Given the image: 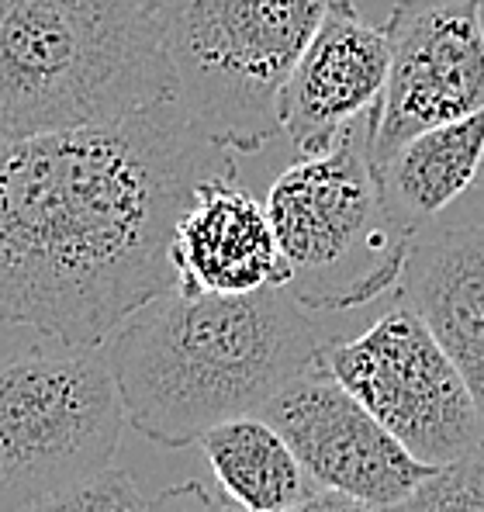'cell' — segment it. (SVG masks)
<instances>
[{"mask_svg":"<svg viewBox=\"0 0 484 512\" xmlns=\"http://www.w3.org/2000/svg\"><path fill=\"white\" fill-rule=\"evenodd\" d=\"M229 163L184 118L0 135V319L104 346L177 288V222Z\"/></svg>","mask_w":484,"mask_h":512,"instance_id":"obj_1","label":"cell"},{"mask_svg":"<svg viewBox=\"0 0 484 512\" xmlns=\"http://www.w3.org/2000/svg\"><path fill=\"white\" fill-rule=\"evenodd\" d=\"M125 419L149 443L184 450L242 416H260L319 360V329L284 288L253 295L166 291L101 346Z\"/></svg>","mask_w":484,"mask_h":512,"instance_id":"obj_2","label":"cell"},{"mask_svg":"<svg viewBox=\"0 0 484 512\" xmlns=\"http://www.w3.org/2000/svg\"><path fill=\"white\" fill-rule=\"evenodd\" d=\"M135 118H184L156 0H0V135Z\"/></svg>","mask_w":484,"mask_h":512,"instance_id":"obj_3","label":"cell"},{"mask_svg":"<svg viewBox=\"0 0 484 512\" xmlns=\"http://www.w3.org/2000/svg\"><path fill=\"white\" fill-rule=\"evenodd\" d=\"M263 205L287 263L284 291L305 312H350L398 288L415 236L384 201L367 118L329 153L298 156Z\"/></svg>","mask_w":484,"mask_h":512,"instance_id":"obj_4","label":"cell"},{"mask_svg":"<svg viewBox=\"0 0 484 512\" xmlns=\"http://www.w3.org/2000/svg\"><path fill=\"white\" fill-rule=\"evenodd\" d=\"M332 0H156L180 111L218 149L256 153L281 128L287 77Z\"/></svg>","mask_w":484,"mask_h":512,"instance_id":"obj_5","label":"cell"},{"mask_svg":"<svg viewBox=\"0 0 484 512\" xmlns=\"http://www.w3.org/2000/svg\"><path fill=\"white\" fill-rule=\"evenodd\" d=\"M125 402L101 346L28 353L0 367V512L108 471Z\"/></svg>","mask_w":484,"mask_h":512,"instance_id":"obj_6","label":"cell"},{"mask_svg":"<svg viewBox=\"0 0 484 512\" xmlns=\"http://www.w3.org/2000/svg\"><path fill=\"white\" fill-rule=\"evenodd\" d=\"M319 360L422 464L446 468L484 450L478 398L415 308L398 301L353 340L322 343Z\"/></svg>","mask_w":484,"mask_h":512,"instance_id":"obj_7","label":"cell"},{"mask_svg":"<svg viewBox=\"0 0 484 512\" xmlns=\"http://www.w3.org/2000/svg\"><path fill=\"white\" fill-rule=\"evenodd\" d=\"M384 28L391 70L381 104L367 115L374 167L415 135L484 108L478 0H398Z\"/></svg>","mask_w":484,"mask_h":512,"instance_id":"obj_8","label":"cell"},{"mask_svg":"<svg viewBox=\"0 0 484 512\" xmlns=\"http://www.w3.org/2000/svg\"><path fill=\"white\" fill-rule=\"evenodd\" d=\"M260 416L291 443L315 485L381 512L405 502L436 471L377 423L322 360L270 398Z\"/></svg>","mask_w":484,"mask_h":512,"instance_id":"obj_9","label":"cell"},{"mask_svg":"<svg viewBox=\"0 0 484 512\" xmlns=\"http://www.w3.org/2000/svg\"><path fill=\"white\" fill-rule=\"evenodd\" d=\"M391 70L388 28L370 25L353 0H332L287 77L277 118L298 156H322L381 104Z\"/></svg>","mask_w":484,"mask_h":512,"instance_id":"obj_10","label":"cell"},{"mask_svg":"<svg viewBox=\"0 0 484 512\" xmlns=\"http://www.w3.org/2000/svg\"><path fill=\"white\" fill-rule=\"evenodd\" d=\"M173 270L184 295H253L287 284L267 205L239 184L236 163L198 184L177 222Z\"/></svg>","mask_w":484,"mask_h":512,"instance_id":"obj_11","label":"cell"},{"mask_svg":"<svg viewBox=\"0 0 484 512\" xmlns=\"http://www.w3.org/2000/svg\"><path fill=\"white\" fill-rule=\"evenodd\" d=\"M395 291L433 329L484 412V225L419 232Z\"/></svg>","mask_w":484,"mask_h":512,"instance_id":"obj_12","label":"cell"},{"mask_svg":"<svg viewBox=\"0 0 484 512\" xmlns=\"http://www.w3.org/2000/svg\"><path fill=\"white\" fill-rule=\"evenodd\" d=\"M484 167V108L460 122L436 125L408 139L377 167L381 191L398 225L419 236L457 205Z\"/></svg>","mask_w":484,"mask_h":512,"instance_id":"obj_13","label":"cell"},{"mask_svg":"<svg viewBox=\"0 0 484 512\" xmlns=\"http://www.w3.org/2000/svg\"><path fill=\"white\" fill-rule=\"evenodd\" d=\"M201 450L242 512H287L319 492L291 443L263 416H242L201 436Z\"/></svg>","mask_w":484,"mask_h":512,"instance_id":"obj_14","label":"cell"},{"mask_svg":"<svg viewBox=\"0 0 484 512\" xmlns=\"http://www.w3.org/2000/svg\"><path fill=\"white\" fill-rule=\"evenodd\" d=\"M388 512H484V450L436 468Z\"/></svg>","mask_w":484,"mask_h":512,"instance_id":"obj_15","label":"cell"},{"mask_svg":"<svg viewBox=\"0 0 484 512\" xmlns=\"http://www.w3.org/2000/svg\"><path fill=\"white\" fill-rule=\"evenodd\" d=\"M18 512H146V499H142L132 474L121 468H108L94 474V478L80 481V485L45 495V499Z\"/></svg>","mask_w":484,"mask_h":512,"instance_id":"obj_16","label":"cell"},{"mask_svg":"<svg viewBox=\"0 0 484 512\" xmlns=\"http://www.w3.org/2000/svg\"><path fill=\"white\" fill-rule=\"evenodd\" d=\"M146 512H229L211 499V492L201 481H180L156 495L153 502H146Z\"/></svg>","mask_w":484,"mask_h":512,"instance_id":"obj_17","label":"cell"},{"mask_svg":"<svg viewBox=\"0 0 484 512\" xmlns=\"http://www.w3.org/2000/svg\"><path fill=\"white\" fill-rule=\"evenodd\" d=\"M287 512H381V509L363 506V502L350 499V495L325 492V488H319V492H315L312 499H305L301 506H294V509H287Z\"/></svg>","mask_w":484,"mask_h":512,"instance_id":"obj_18","label":"cell"},{"mask_svg":"<svg viewBox=\"0 0 484 512\" xmlns=\"http://www.w3.org/2000/svg\"><path fill=\"white\" fill-rule=\"evenodd\" d=\"M478 18H481V32H484V0H478Z\"/></svg>","mask_w":484,"mask_h":512,"instance_id":"obj_19","label":"cell"}]
</instances>
